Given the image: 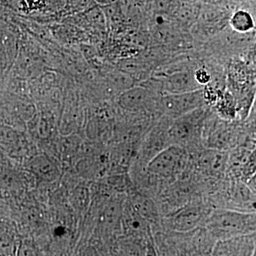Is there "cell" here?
<instances>
[{
	"instance_id": "8",
	"label": "cell",
	"mask_w": 256,
	"mask_h": 256,
	"mask_svg": "<svg viewBox=\"0 0 256 256\" xmlns=\"http://www.w3.org/2000/svg\"><path fill=\"white\" fill-rule=\"evenodd\" d=\"M256 233L217 240L212 256H256Z\"/></svg>"
},
{
	"instance_id": "6",
	"label": "cell",
	"mask_w": 256,
	"mask_h": 256,
	"mask_svg": "<svg viewBox=\"0 0 256 256\" xmlns=\"http://www.w3.org/2000/svg\"><path fill=\"white\" fill-rule=\"evenodd\" d=\"M204 94L202 89L182 94H166L159 100L161 116L175 119L203 107Z\"/></svg>"
},
{
	"instance_id": "11",
	"label": "cell",
	"mask_w": 256,
	"mask_h": 256,
	"mask_svg": "<svg viewBox=\"0 0 256 256\" xmlns=\"http://www.w3.org/2000/svg\"><path fill=\"white\" fill-rule=\"evenodd\" d=\"M230 28L240 34H247L255 28L252 15L244 10H239L232 14L230 18Z\"/></svg>"
},
{
	"instance_id": "10",
	"label": "cell",
	"mask_w": 256,
	"mask_h": 256,
	"mask_svg": "<svg viewBox=\"0 0 256 256\" xmlns=\"http://www.w3.org/2000/svg\"><path fill=\"white\" fill-rule=\"evenodd\" d=\"M15 229L8 222H0V256H12L15 248Z\"/></svg>"
},
{
	"instance_id": "3",
	"label": "cell",
	"mask_w": 256,
	"mask_h": 256,
	"mask_svg": "<svg viewBox=\"0 0 256 256\" xmlns=\"http://www.w3.org/2000/svg\"><path fill=\"white\" fill-rule=\"evenodd\" d=\"M212 207L206 198L196 200L162 217L161 230L184 233L204 227Z\"/></svg>"
},
{
	"instance_id": "1",
	"label": "cell",
	"mask_w": 256,
	"mask_h": 256,
	"mask_svg": "<svg viewBox=\"0 0 256 256\" xmlns=\"http://www.w3.org/2000/svg\"><path fill=\"white\" fill-rule=\"evenodd\" d=\"M204 227L216 242L256 233V212L212 208Z\"/></svg>"
},
{
	"instance_id": "16",
	"label": "cell",
	"mask_w": 256,
	"mask_h": 256,
	"mask_svg": "<svg viewBox=\"0 0 256 256\" xmlns=\"http://www.w3.org/2000/svg\"><path fill=\"white\" fill-rule=\"evenodd\" d=\"M144 256H158L154 242H153L152 234L150 236L146 242L144 248Z\"/></svg>"
},
{
	"instance_id": "14",
	"label": "cell",
	"mask_w": 256,
	"mask_h": 256,
	"mask_svg": "<svg viewBox=\"0 0 256 256\" xmlns=\"http://www.w3.org/2000/svg\"><path fill=\"white\" fill-rule=\"evenodd\" d=\"M197 14L196 10L192 6H185L178 10V18L183 22H190L194 20Z\"/></svg>"
},
{
	"instance_id": "2",
	"label": "cell",
	"mask_w": 256,
	"mask_h": 256,
	"mask_svg": "<svg viewBox=\"0 0 256 256\" xmlns=\"http://www.w3.org/2000/svg\"><path fill=\"white\" fill-rule=\"evenodd\" d=\"M208 114V109L202 107L172 120L168 129L172 146L184 148L188 153L203 148L202 130Z\"/></svg>"
},
{
	"instance_id": "15",
	"label": "cell",
	"mask_w": 256,
	"mask_h": 256,
	"mask_svg": "<svg viewBox=\"0 0 256 256\" xmlns=\"http://www.w3.org/2000/svg\"><path fill=\"white\" fill-rule=\"evenodd\" d=\"M18 256H37L36 250L31 244L24 242L20 245Z\"/></svg>"
},
{
	"instance_id": "18",
	"label": "cell",
	"mask_w": 256,
	"mask_h": 256,
	"mask_svg": "<svg viewBox=\"0 0 256 256\" xmlns=\"http://www.w3.org/2000/svg\"><path fill=\"white\" fill-rule=\"evenodd\" d=\"M183 1H184V2H190V1H192V0H183Z\"/></svg>"
},
{
	"instance_id": "5",
	"label": "cell",
	"mask_w": 256,
	"mask_h": 256,
	"mask_svg": "<svg viewBox=\"0 0 256 256\" xmlns=\"http://www.w3.org/2000/svg\"><path fill=\"white\" fill-rule=\"evenodd\" d=\"M240 130L236 124L208 114L202 130V144L206 149L228 152L240 146Z\"/></svg>"
},
{
	"instance_id": "13",
	"label": "cell",
	"mask_w": 256,
	"mask_h": 256,
	"mask_svg": "<svg viewBox=\"0 0 256 256\" xmlns=\"http://www.w3.org/2000/svg\"><path fill=\"white\" fill-rule=\"evenodd\" d=\"M194 77L198 85H207L212 80L210 74L204 68L196 69L194 74Z\"/></svg>"
},
{
	"instance_id": "4",
	"label": "cell",
	"mask_w": 256,
	"mask_h": 256,
	"mask_svg": "<svg viewBox=\"0 0 256 256\" xmlns=\"http://www.w3.org/2000/svg\"><path fill=\"white\" fill-rule=\"evenodd\" d=\"M172 120L162 116L152 124L143 138L136 158L131 164V172L141 171L154 156L172 146L168 134Z\"/></svg>"
},
{
	"instance_id": "17",
	"label": "cell",
	"mask_w": 256,
	"mask_h": 256,
	"mask_svg": "<svg viewBox=\"0 0 256 256\" xmlns=\"http://www.w3.org/2000/svg\"><path fill=\"white\" fill-rule=\"evenodd\" d=\"M94 2L100 5H108L110 4L112 0H94Z\"/></svg>"
},
{
	"instance_id": "9",
	"label": "cell",
	"mask_w": 256,
	"mask_h": 256,
	"mask_svg": "<svg viewBox=\"0 0 256 256\" xmlns=\"http://www.w3.org/2000/svg\"><path fill=\"white\" fill-rule=\"evenodd\" d=\"M32 172L44 181H55L60 175V170L55 163L45 154L33 156L28 162Z\"/></svg>"
},
{
	"instance_id": "7",
	"label": "cell",
	"mask_w": 256,
	"mask_h": 256,
	"mask_svg": "<svg viewBox=\"0 0 256 256\" xmlns=\"http://www.w3.org/2000/svg\"><path fill=\"white\" fill-rule=\"evenodd\" d=\"M118 101L122 108L133 114H148L152 117L153 114H160L159 100L156 102L150 92L144 88H133L126 90L120 96Z\"/></svg>"
},
{
	"instance_id": "12",
	"label": "cell",
	"mask_w": 256,
	"mask_h": 256,
	"mask_svg": "<svg viewBox=\"0 0 256 256\" xmlns=\"http://www.w3.org/2000/svg\"><path fill=\"white\" fill-rule=\"evenodd\" d=\"M152 237L158 256H178L174 245L164 230H153Z\"/></svg>"
}]
</instances>
